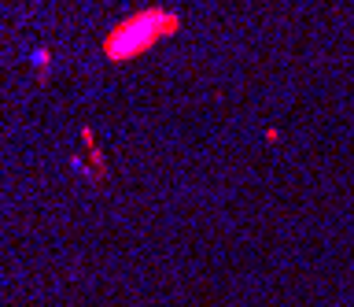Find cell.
Returning a JSON list of instances; mask_svg holds the SVG:
<instances>
[{
  "mask_svg": "<svg viewBox=\"0 0 354 307\" xmlns=\"http://www.w3.org/2000/svg\"><path fill=\"white\" fill-rule=\"evenodd\" d=\"M30 63H33V67H41V71H48V67H52V52H48V49H37V52L30 56Z\"/></svg>",
  "mask_w": 354,
  "mask_h": 307,
  "instance_id": "2",
  "label": "cell"
},
{
  "mask_svg": "<svg viewBox=\"0 0 354 307\" xmlns=\"http://www.w3.org/2000/svg\"><path fill=\"white\" fill-rule=\"evenodd\" d=\"M181 30V15L170 8H144V12L122 19L118 26L107 30L104 37V56L111 63H126L144 56L151 45H159L162 37H174Z\"/></svg>",
  "mask_w": 354,
  "mask_h": 307,
  "instance_id": "1",
  "label": "cell"
}]
</instances>
